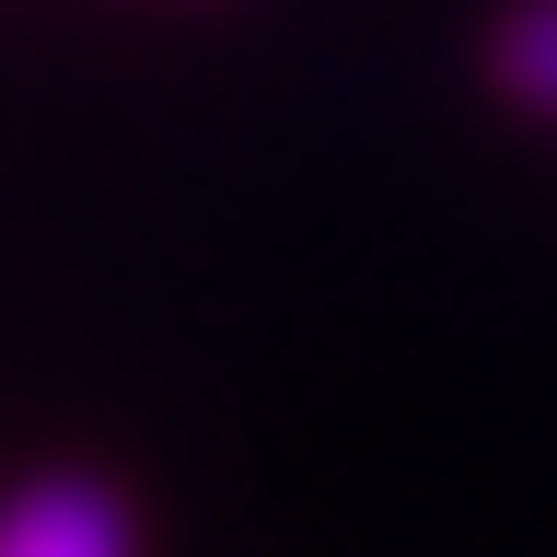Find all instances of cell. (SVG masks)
Wrapping results in <instances>:
<instances>
[{"label": "cell", "instance_id": "obj_1", "mask_svg": "<svg viewBox=\"0 0 557 557\" xmlns=\"http://www.w3.org/2000/svg\"><path fill=\"white\" fill-rule=\"evenodd\" d=\"M0 557H151V534L104 465H35L0 487Z\"/></svg>", "mask_w": 557, "mask_h": 557}, {"label": "cell", "instance_id": "obj_2", "mask_svg": "<svg viewBox=\"0 0 557 557\" xmlns=\"http://www.w3.org/2000/svg\"><path fill=\"white\" fill-rule=\"evenodd\" d=\"M476 70H487V94L511 104V116L557 128V0H511V12L487 24Z\"/></svg>", "mask_w": 557, "mask_h": 557}]
</instances>
